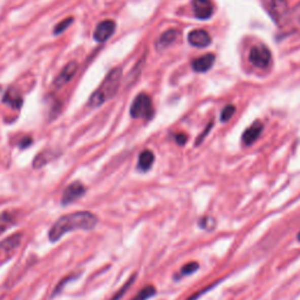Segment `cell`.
I'll return each instance as SVG.
<instances>
[{
  "label": "cell",
  "instance_id": "6da1fadb",
  "mask_svg": "<svg viewBox=\"0 0 300 300\" xmlns=\"http://www.w3.org/2000/svg\"><path fill=\"white\" fill-rule=\"evenodd\" d=\"M97 217L89 211H78L64 215L53 224L48 237L51 242H58L63 235L75 230H92L96 226Z\"/></svg>",
  "mask_w": 300,
  "mask_h": 300
},
{
  "label": "cell",
  "instance_id": "7a4b0ae2",
  "mask_svg": "<svg viewBox=\"0 0 300 300\" xmlns=\"http://www.w3.org/2000/svg\"><path fill=\"white\" fill-rule=\"evenodd\" d=\"M121 78H122V70L121 68H114V70L109 72L100 87L90 96L88 102L90 107H100L106 101L112 98L116 94L117 89H119Z\"/></svg>",
  "mask_w": 300,
  "mask_h": 300
},
{
  "label": "cell",
  "instance_id": "3957f363",
  "mask_svg": "<svg viewBox=\"0 0 300 300\" xmlns=\"http://www.w3.org/2000/svg\"><path fill=\"white\" fill-rule=\"evenodd\" d=\"M154 114L153 101L148 94L141 93L134 98L130 107V115L134 119L149 120Z\"/></svg>",
  "mask_w": 300,
  "mask_h": 300
},
{
  "label": "cell",
  "instance_id": "277c9868",
  "mask_svg": "<svg viewBox=\"0 0 300 300\" xmlns=\"http://www.w3.org/2000/svg\"><path fill=\"white\" fill-rule=\"evenodd\" d=\"M265 9L276 24H283L290 17V9L286 0H263Z\"/></svg>",
  "mask_w": 300,
  "mask_h": 300
},
{
  "label": "cell",
  "instance_id": "5b68a950",
  "mask_svg": "<svg viewBox=\"0 0 300 300\" xmlns=\"http://www.w3.org/2000/svg\"><path fill=\"white\" fill-rule=\"evenodd\" d=\"M271 52L265 46H254L249 54V60L258 68H268L271 63Z\"/></svg>",
  "mask_w": 300,
  "mask_h": 300
},
{
  "label": "cell",
  "instance_id": "8992f818",
  "mask_svg": "<svg viewBox=\"0 0 300 300\" xmlns=\"http://www.w3.org/2000/svg\"><path fill=\"white\" fill-rule=\"evenodd\" d=\"M86 187L80 182H73L68 187L64 189L61 197V204L62 206H68V204L75 202L79 198L85 195Z\"/></svg>",
  "mask_w": 300,
  "mask_h": 300
},
{
  "label": "cell",
  "instance_id": "52a82bcc",
  "mask_svg": "<svg viewBox=\"0 0 300 300\" xmlns=\"http://www.w3.org/2000/svg\"><path fill=\"white\" fill-rule=\"evenodd\" d=\"M115 22L113 20H104L96 26L94 31V40L97 43H105L111 38L115 32Z\"/></svg>",
  "mask_w": 300,
  "mask_h": 300
},
{
  "label": "cell",
  "instance_id": "ba28073f",
  "mask_svg": "<svg viewBox=\"0 0 300 300\" xmlns=\"http://www.w3.org/2000/svg\"><path fill=\"white\" fill-rule=\"evenodd\" d=\"M78 71V63L75 61H71L68 62L66 66L62 68V71L60 72L58 77L55 78L54 82H53V85H54L55 88H61L66 83H68L71 81L73 77L77 73Z\"/></svg>",
  "mask_w": 300,
  "mask_h": 300
},
{
  "label": "cell",
  "instance_id": "9c48e42d",
  "mask_svg": "<svg viewBox=\"0 0 300 300\" xmlns=\"http://www.w3.org/2000/svg\"><path fill=\"white\" fill-rule=\"evenodd\" d=\"M193 13L197 19L207 20L214 13V5L210 0H192Z\"/></svg>",
  "mask_w": 300,
  "mask_h": 300
},
{
  "label": "cell",
  "instance_id": "30bf717a",
  "mask_svg": "<svg viewBox=\"0 0 300 300\" xmlns=\"http://www.w3.org/2000/svg\"><path fill=\"white\" fill-rule=\"evenodd\" d=\"M188 41L193 47L203 48L211 44V38L209 36V33L207 31H204V29H193V31L189 33Z\"/></svg>",
  "mask_w": 300,
  "mask_h": 300
},
{
  "label": "cell",
  "instance_id": "8fae6325",
  "mask_svg": "<svg viewBox=\"0 0 300 300\" xmlns=\"http://www.w3.org/2000/svg\"><path fill=\"white\" fill-rule=\"evenodd\" d=\"M263 129H264V126L260 121H254L251 126L244 131V134H243V138H242L243 143H244L245 146H251V144L256 142L258 138H259L261 131H263Z\"/></svg>",
  "mask_w": 300,
  "mask_h": 300
},
{
  "label": "cell",
  "instance_id": "7c38bea8",
  "mask_svg": "<svg viewBox=\"0 0 300 300\" xmlns=\"http://www.w3.org/2000/svg\"><path fill=\"white\" fill-rule=\"evenodd\" d=\"M215 62V55L214 54H206L201 58H197L192 61V68L195 72L198 73H204L208 72L212 67Z\"/></svg>",
  "mask_w": 300,
  "mask_h": 300
},
{
  "label": "cell",
  "instance_id": "4fadbf2b",
  "mask_svg": "<svg viewBox=\"0 0 300 300\" xmlns=\"http://www.w3.org/2000/svg\"><path fill=\"white\" fill-rule=\"evenodd\" d=\"M178 34H180V32H178L177 29H168V31L163 33L156 41L157 49H164L166 47H169L170 45L176 41Z\"/></svg>",
  "mask_w": 300,
  "mask_h": 300
},
{
  "label": "cell",
  "instance_id": "5bb4252c",
  "mask_svg": "<svg viewBox=\"0 0 300 300\" xmlns=\"http://www.w3.org/2000/svg\"><path fill=\"white\" fill-rule=\"evenodd\" d=\"M154 153L151 150H143L139 156V162H138V169L140 172H148L151 166H153L154 163Z\"/></svg>",
  "mask_w": 300,
  "mask_h": 300
},
{
  "label": "cell",
  "instance_id": "9a60e30c",
  "mask_svg": "<svg viewBox=\"0 0 300 300\" xmlns=\"http://www.w3.org/2000/svg\"><path fill=\"white\" fill-rule=\"evenodd\" d=\"M4 104L11 106L14 109H19L22 105V98L16 89H10L4 96Z\"/></svg>",
  "mask_w": 300,
  "mask_h": 300
},
{
  "label": "cell",
  "instance_id": "2e32d148",
  "mask_svg": "<svg viewBox=\"0 0 300 300\" xmlns=\"http://www.w3.org/2000/svg\"><path fill=\"white\" fill-rule=\"evenodd\" d=\"M155 293H156V288H155L153 285H148V286L142 288V290L140 291L131 300H148L149 298L153 297Z\"/></svg>",
  "mask_w": 300,
  "mask_h": 300
},
{
  "label": "cell",
  "instance_id": "e0dca14e",
  "mask_svg": "<svg viewBox=\"0 0 300 300\" xmlns=\"http://www.w3.org/2000/svg\"><path fill=\"white\" fill-rule=\"evenodd\" d=\"M73 21H74V19L72 18V17H70V18H67V19H63L62 21H60L58 25L55 26V28H54V33L55 36H58V34H61L62 32H64L66 31V29L70 27V26L73 24Z\"/></svg>",
  "mask_w": 300,
  "mask_h": 300
},
{
  "label": "cell",
  "instance_id": "ac0fdd59",
  "mask_svg": "<svg viewBox=\"0 0 300 300\" xmlns=\"http://www.w3.org/2000/svg\"><path fill=\"white\" fill-rule=\"evenodd\" d=\"M236 113V107L232 105H229L226 106L225 108L223 109L222 113H221V121L222 122H226V121H229L231 117L234 116V114Z\"/></svg>",
  "mask_w": 300,
  "mask_h": 300
},
{
  "label": "cell",
  "instance_id": "d6986e66",
  "mask_svg": "<svg viewBox=\"0 0 300 300\" xmlns=\"http://www.w3.org/2000/svg\"><path fill=\"white\" fill-rule=\"evenodd\" d=\"M198 268H199L198 263H196V261H191V263L185 264L184 266L182 268L181 272L183 276H189V275H191V273L196 272L197 270H198Z\"/></svg>",
  "mask_w": 300,
  "mask_h": 300
},
{
  "label": "cell",
  "instance_id": "ffe728a7",
  "mask_svg": "<svg viewBox=\"0 0 300 300\" xmlns=\"http://www.w3.org/2000/svg\"><path fill=\"white\" fill-rule=\"evenodd\" d=\"M199 226L202 227V229H206L208 231H212V229L215 227V219L211 218V217L201 218Z\"/></svg>",
  "mask_w": 300,
  "mask_h": 300
},
{
  "label": "cell",
  "instance_id": "44dd1931",
  "mask_svg": "<svg viewBox=\"0 0 300 300\" xmlns=\"http://www.w3.org/2000/svg\"><path fill=\"white\" fill-rule=\"evenodd\" d=\"M134 279H135V277H134V276H132V277H131V278H130V279H129V280H128V282H127L126 284H124V285H123V286H122V288H121V290H120L119 292H117V293H115V294H114V297H113V298H112L111 300H119V299H121V297H122V295L124 294V292H126V291L128 290V288H129V286H130V285H131V283H132V282H134Z\"/></svg>",
  "mask_w": 300,
  "mask_h": 300
},
{
  "label": "cell",
  "instance_id": "7402d4cb",
  "mask_svg": "<svg viewBox=\"0 0 300 300\" xmlns=\"http://www.w3.org/2000/svg\"><path fill=\"white\" fill-rule=\"evenodd\" d=\"M292 16H293V19L295 21L298 22L300 25V3L298 4L297 6H295V9L293 10V12H292Z\"/></svg>",
  "mask_w": 300,
  "mask_h": 300
},
{
  "label": "cell",
  "instance_id": "603a6c76",
  "mask_svg": "<svg viewBox=\"0 0 300 300\" xmlns=\"http://www.w3.org/2000/svg\"><path fill=\"white\" fill-rule=\"evenodd\" d=\"M211 128H212V122H211V123H209V126L206 128V130H204L203 134H201V135H199V138L197 139V141H196V144H199L201 141H203V140L206 139V136L208 135V132H209V130H210Z\"/></svg>",
  "mask_w": 300,
  "mask_h": 300
},
{
  "label": "cell",
  "instance_id": "cb8c5ba5",
  "mask_svg": "<svg viewBox=\"0 0 300 300\" xmlns=\"http://www.w3.org/2000/svg\"><path fill=\"white\" fill-rule=\"evenodd\" d=\"M29 144H32V139L31 138H24L20 142H19V147L24 149V148L29 147Z\"/></svg>",
  "mask_w": 300,
  "mask_h": 300
},
{
  "label": "cell",
  "instance_id": "d4e9b609",
  "mask_svg": "<svg viewBox=\"0 0 300 300\" xmlns=\"http://www.w3.org/2000/svg\"><path fill=\"white\" fill-rule=\"evenodd\" d=\"M187 140H188L187 135H184V134L176 135V142H177V144H180V146H183V144L187 143Z\"/></svg>",
  "mask_w": 300,
  "mask_h": 300
},
{
  "label": "cell",
  "instance_id": "484cf974",
  "mask_svg": "<svg viewBox=\"0 0 300 300\" xmlns=\"http://www.w3.org/2000/svg\"><path fill=\"white\" fill-rule=\"evenodd\" d=\"M297 238H298V241H299V242H300V232H299V234H298V236H297Z\"/></svg>",
  "mask_w": 300,
  "mask_h": 300
},
{
  "label": "cell",
  "instance_id": "4316f807",
  "mask_svg": "<svg viewBox=\"0 0 300 300\" xmlns=\"http://www.w3.org/2000/svg\"><path fill=\"white\" fill-rule=\"evenodd\" d=\"M0 90H2V87H0Z\"/></svg>",
  "mask_w": 300,
  "mask_h": 300
}]
</instances>
